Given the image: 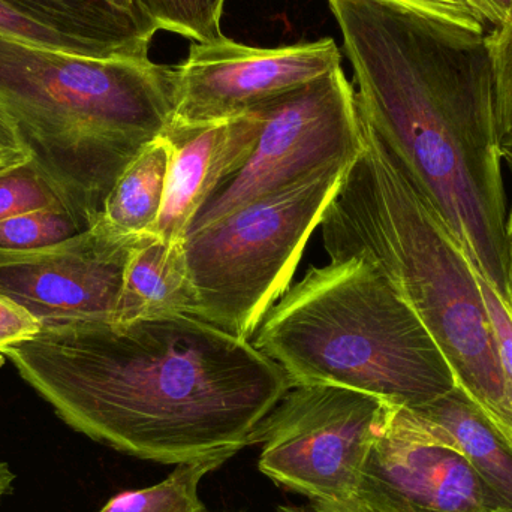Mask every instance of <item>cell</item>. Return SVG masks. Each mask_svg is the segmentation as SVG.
Returning <instances> with one entry per match:
<instances>
[{"label": "cell", "mask_w": 512, "mask_h": 512, "mask_svg": "<svg viewBox=\"0 0 512 512\" xmlns=\"http://www.w3.org/2000/svg\"><path fill=\"white\" fill-rule=\"evenodd\" d=\"M3 357L75 432L165 465L251 445L292 387L251 340L191 315L44 324Z\"/></svg>", "instance_id": "obj_1"}, {"label": "cell", "mask_w": 512, "mask_h": 512, "mask_svg": "<svg viewBox=\"0 0 512 512\" xmlns=\"http://www.w3.org/2000/svg\"><path fill=\"white\" fill-rule=\"evenodd\" d=\"M361 114L512 307L508 204L486 35L384 0H328Z\"/></svg>", "instance_id": "obj_2"}, {"label": "cell", "mask_w": 512, "mask_h": 512, "mask_svg": "<svg viewBox=\"0 0 512 512\" xmlns=\"http://www.w3.org/2000/svg\"><path fill=\"white\" fill-rule=\"evenodd\" d=\"M363 129V150L319 225L325 251L381 268L438 343L457 385L512 439V387L477 270L364 117Z\"/></svg>", "instance_id": "obj_3"}, {"label": "cell", "mask_w": 512, "mask_h": 512, "mask_svg": "<svg viewBox=\"0 0 512 512\" xmlns=\"http://www.w3.org/2000/svg\"><path fill=\"white\" fill-rule=\"evenodd\" d=\"M176 69L0 35V114L84 228L138 153L173 125Z\"/></svg>", "instance_id": "obj_4"}, {"label": "cell", "mask_w": 512, "mask_h": 512, "mask_svg": "<svg viewBox=\"0 0 512 512\" xmlns=\"http://www.w3.org/2000/svg\"><path fill=\"white\" fill-rule=\"evenodd\" d=\"M252 343L292 387L349 388L394 408L426 405L457 385L426 325L363 256L310 268L268 310Z\"/></svg>", "instance_id": "obj_5"}, {"label": "cell", "mask_w": 512, "mask_h": 512, "mask_svg": "<svg viewBox=\"0 0 512 512\" xmlns=\"http://www.w3.org/2000/svg\"><path fill=\"white\" fill-rule=\"evenodd\" d=\"M351 164L331 165L185 237L198 318L242 339L254 337L288 289Z\"/></svg>", "instance_id": "obj_6"}, {"label": "cell", "mask_w": 512, "mask_h": 512, "mask_svg": "<svg viewBox=\"0 0 512 512\" xmlns=\"http://www.w3.org/2000/svg\"><path fill=\"white\" fill-rule=\"evenodd\" d=\"M393 408L349 388L294 385L252 433L251 445H262L259 469L312 504L363 512L361 472Z\"/></svg>", "instance_id": "obj_7"}, {"label": "cell", "mask_w": 512, "mask_h": 512, "mask_svg": "<svg viewBox=\"0 0 512 512\" xmlns=\"http://www.w3.org/2000/svg\"><path fill=\"white\" fill-rule=\"evenodd\" d=\"M254 110L261 126L251 158L207 201L188 234L331 165L354 162L363 150V116L342 68Z\"/></svg>", "instance_id": "obj_8"}, {"label": "cell", "mask_w": 512, "mask_h": 512, "mask_svg": "<svg viewBox=\"0 0 512 512\" xmlns=\"http://www.w3.org/2000/svg\"><path fill=\"white\" fill-rule=\"evenodd\" d=\"M339 68L342 53L333 38L274 48L251 47L225 35L206 44L192 42L188 59L174 66L171 126L228 122Z\"/></svg>", "instance_id": "obj_9"}, {"label": "cell", "mask_w": 512, "mask_h": 512, "mask_svg": "<svg viewBox=\"0 0 512 512\" xmlns=\"http://www.w3.org/2000/svg\"><path fill=\"white\" fill-rule=\"evenodd\" d=\"M141 239L99 218L53 245L0 249V292L23 304L42 325L113 321L129 258Z\"/></svg>", "instance_id": "obj_10"}, {"label": "cell", "mask_w": 512, "mask_h": 512, "mask_svg": "<svg viewBox=\"0 0 512 512\" xmlns=\"http://www.w3.org/2000/svg\"><path fill=\"white\" fill-rule=\"evenodd\" d=\"M393 412L361 472V511L512 512L459 450L406 426Z\"/></svg>", "instance_id": "obj_11"}, {"label": "cell", "mask_w": 512, "mask_h": 512, "mask_svg": "<svg viewBox=\"0 0 512 512\" xmlns=\"http://www.w3.org/2000/svg\"><path fill=\"white\" fill-rule=\"evenodd\" d=\"M258 113L252 108L228 122L204 126H171L170 170L156 236L183 242L195 216L227 180L251 158L259 134Z\"/></svg>", "instance_id": "obj_12"}, {"label": "cell", "mask_w": 512, "mask_h": 512, "mask_svg": "<svg viewBox=\"0 0 512 512\" xmlns=\"http://www.w3.org/2000/svg\"><path fill=\"white\" fill-rule=\"evenodd\" d=\"M394 417L456 448L512 508V439L456 385L417 408H394Z\"/></svg>", "instance_id": "obj_13"}, {"label": "cell", "mask_w": 512, "mask_h": 512, "mask_svg": "<svg viewBox=\"0 0 512 512\" xmlns=\"http://www.w3.org/2000/svg\"><path fill=\"white\" fill-rule=\"evenodd\" d=\"M20 15L87 45L98 57L149 59L158 27L137 0H2Z\"/></svg>", "instance_id": "obj_14"}, {"label": "cell", "mask_w": 512, "mask_h": 512, "mask_svg": "<svg viewBox=\"0 0 512 512\" xmlns=\"http://www.w3.org/2000/svg\"><path fill=\"white\" fill-rule=\"evenodd\" d=\"M197 309L185 240L167 242L158 236L143 237L129 258L113 321L197 316Z\"/></svg>", "instance_id": "obj_15"}, {"label": "cell", "mask_w": 512, "mask_h": 512, "mask_svg": "<svg viewBox=\"0 0 512 512\" xmlns=\"http://www.w3.org/2000/svg\"><path fill=\"white\" fill-rule=\"evenodd\" d=\"M171 144L165 135L144 147L108 194L101 219L128 236H156L170 170Z\"/></svg>", "instance_id": "obj_16"}, {"label": "cell", "mask_w": 512, "mask_h": 512, "mask_svg": "<svg viewBox=\"0 0 512 512\" xmlns=\"http://www.w3.org/2000/svg\"><path fill=\"white\" fill-rule=\"evenodd\" d=\"M243 447H231L210 456L176 465L167 480L147 489L114 496L99 512H207L198 496L201 480L236 456Z\"/></svg>", "instance_id": "obj_17"}, {"label": "cell", "mask_w": 512, "mask_h": 512, "mask_svg": "<svg viewBox=\"0 0 512 512\" xmlns=\"http://www.w3.org/2000/svg\"><path fill=\"white\" fill-rule=\"evenodd\" d=\"M158 30H168L206 44L224 36L225 0H137Z\"/></svg>", "instance_id": "obj_18"}, {"label": "cell", "mask_w": 512, "mask_h": 512, "mask_svg": "<svg viewBox=\"0 0 512 512\" xmlns=\"http://www.w3.org/2000/svg\"><path fill=\"white\" fill-rule=\"evenodd\" d=\"M86 230L69 210L45 209L0 221V249H35Z\"/></svg>", "instance_id": "obj_19"}, {"label": "cell", "mask_w": 512, "mask_h": 512, "mask_svg": "<svg viewBox=\"0 0 512 512\" xmlns=\"http://www.w3.org/2000/svg\"><path fill=\"white\" fill-rule=\"evenodd\" d=\"M66 209L59 192L47 177L33 164H26L0 171V221L45 209Z\"/></svg>", "instance_id": "obj_20"}, {"label": "cell", "mask_w": 512, "mask_h": 512, "mask_svg": "<svg viewBox=\"0 0 512 512\" xmlns=\"http://www.w3.org/2000/svg\"><path fill=\"white\" fill-rule=\"evenodd\" d=\"M495 77L496 123L499 138L512 134V17L486 35Z\"/></svg>", "instance_id": "obj_21"}, {"label": "cell", "mask_w": 512, "mask_h": 512, "mask_svg": "<svg viewBox=\"0 0 512 512\" xmlns=\"http://www.w3.org/2000/svg\"><path fill=\"white\" fill-rule=\"evenodd\" d=\"M487 35L496 17L486 0H384Z\"/></svg>", "instance_id": "obj_22"}, {"label": "cell", "mask_w": 512, "mask_h": 512, "mask_svg": "<svg viewBox=\"0 0 512 512\" xmlns=\"http://www.w3.org/2000/svg\"><path fill=\"white\" fill-rule=\"evenodd\" d=\"M0 35L39 45V47L51 48V50L80 54V56L98 57L87 45L29 20V18L6 6L2 0H0Z\"/></svg>", "instance_id": "obj_23"}, {"label": "cell", "mask_w": 512, "mask_h": 512, "mask_svg": "<svg viewBox=\"0 0 512 512\" xmlns=\"http://www.w3.org/2000/svg\"><path fill=\"white\" fill-rule=\"evenodd\" d=\"M42 322L23 304L0 292V355L38 336Z\"/></svg>", "instance_id": "obj_24"}, {"label": "cell", "mask_w": 512, "mask_h": 512, "mask_svg": "<svg viewBox=\"0 0 512 512\" xmlns=\"http://www.w3.org/2000/svg\"><path fill=\"white\" fill-rule=\"evenodd\" d=\"M477 270V268H475ZM478 285L481 295L486 303L487 313L492 322L493 333H495L496 346H498L499 361L505 376L512 387V316L510 310L505 306L498 292L484 279L483 274L477 270Z\"/></svg>", "instance_id": "obj_25"}, {"label": "cell", "mask_w": 512, "mask_h": 512, "mask_svg": "<svg viewBox=\"0 0 512 512\" xmlns=\"http://www.w3.org/2000/svg\"><path fill=\"white\" fill-rule=\"evenodd\" d=\"M32 159L11 123L0 114V171L26 164Z\"/></svg>", "instance_id": "obj_26"}, {"label": "cell", "mask_w": 512, "mask_h": 512, "mask_svg": "<svg viewBox=\"0 0 512 512\" xmlns=\"http://www.w3.org/2000/svg\"><path fill=\"white\" fill-rule=\"evenodd\" d=\"M496 17V27L507 23L512 17V0H486Z\"/></svg>", "instance_id": "obj_27"}, {"label": "cell", "mask_w": 512, "mask_h": 512, "mask_svg": "<svg viewBox=\"0 0 512 512\" xmlns=\"http://www.w3.org/2000/svg\"><path fill=\"white\" fill-rule=\"evenodd\" d=\"M14 478L9 466L5 462H0V501H2L3 496L11 492Z\"/></svg>", "instance_id": "obj_28"}, {"label": "cell", "mask_w": 512, "mask_h": 512, "mask_svg": "<svg viewBox=\"0 0 512 512\" xmlns=\"http://www.w3.org/2000/svg\"><path fill=\"white\" fill-rule=\"evenodd\" d=\"M501 155L502 161L507 165L508 170L512 174V134L507 135L504 140H501Z\"/></svg>", "instance_id": "obj_29"}, {"label": "cell", "mask_w": 512, "mask_h": 512, "mask_svg": "<svg viewBox=\"0 0 512 512\" xmlns=\"http://www.w3.org/2000/svg\"><path fill=\"white\" fill-rule=\"evenodd\" d=\"M279 512H339L328 510V508L321 507V505L312 504L309 507H280Z\"/></svg>", "instance_id": "obj_30"}, {"label": "cell", "mask_w": 512, "mask_h": 512, "mask_svg": "<svg viewBox=\"0 0 512 512\" xmlns=\"http://www.w3.org/2000/svg\"><path fill=\"white\" fill-rule=\"evenodd\" d=\"M507 234H508V252H510V282H511V298H512V206L508 210V222H507ZM512 316V307H511Z\"/></svg>", "instance_id": "obj_31"}]
</instances>
